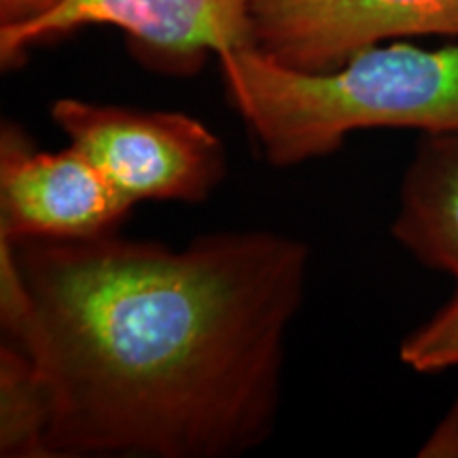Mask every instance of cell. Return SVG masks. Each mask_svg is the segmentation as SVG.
I'll return each instance as SVG.
<instances>
[{
	"mask_svg": "<svg viewBox=\"0 0 458 458\" xmlns=\"http://www.w3.org/2000/svg\"><path fill=\"white\" fill-rule=\"evenodd\" d=\"M458 37V0H253V45L280 64L327 71L371 45Z\"/></svg>",
	"mask_w": 458,
	"mask_h": 458,
	"instance_id": "6",
	"label": "cell"
},
{
	"mask_svg": "<svg viewBox=\"0 0 458 458\" xmlns=\"http://www.w3.org/2000/svg\"><path fill=\"white\" fill-rule=\"evenodd\" d=\"M219 64L229 102L274 168L329 156L359 130H458V43H377L327 71L280 64L249 45Z\"/></svg>",
	"mask_w": 458,
	"mask_h": 458,
	"instance_id": "2",
	"label": "cell"
},
{
	"mask_svg": "<svg viewBox=\"0 0 458 458\" xmlns=\"http://www.w3.org/2000/svg\"><path fill=\"white\" fill-rule=\"evenodd\" d=\"M393 236L458 283V130L422 134L401 181Z\"/></svg>",
	"mask_w": 458,
	"mask_h": 458,
	"instance_id": "7",
	"label": "cell"
},
{
	"mask_svg": "<svg viewBox=\"0 0 458 458\" xmlns=\"http://www.w3.org/2000/svg\"><path fill=\"white\" fill-rule=\"evenodd\" d=\"M49 397L32 359L20 344L0 348V454L49 458Z\"/></svg>",
	"mask_w": 458,
	"mask_h": 458,
	"instance_id": "8",
	"label": "cell"
},
{
	"mask_svg": "<svg viewBox=\"0 0 458 458\" xmlns=\"http://www.w3.org/2000/svg\"><path fill=\"white\" fill-rule=\"evenodd\" d=\"M60 3L62 0H0V28L30 24Z\"/></svg>",
	"mask_w": 458,
	"mask_h": 458,
	"instance_id": "11",
	"label": "cell"
},
{
	"mask_svg": "<svg viewBox=\"0 0 458 458\" xmlns=\"http://www.w3.org/2000/svg\"><path fill=\"white\" fill-rule=\"evenodd\" d=\"M418 456L422 458H448L458 456V397L439 427L428 435Z\"/></svg>",
	"mask_w": 458,
	"mask_h": 458,
	"instance_id": "10",
	"label": "cell"
},
{
	"mask_svg": "<svg viewBox=\"0 0 458 458\" xmlns=\"http://www.w3.org/2000/svg\"><path fill=\"white\" fill-rule=\"evenodd\" d=\"M51 117L131 206L202 202L227 174L219 136L185 113L60 98Z\"/></svg>",
	"mask_w": 458,
	"mask_h": 458,
	"instance_id": "3",
	"label": "cell"
},
{
	"mask_svg": "<svg viewBox=\"0 0 458 458\" xmlns=\"http://www.w3.org/2000/svg\"><path fill=\"white\" fill-rule=\"evenodd\" d=\"M11 342L49 397L54 456L232 458L266 444L310 249L266 229L182 249L102 233L15 242Z\"/></svg>",
	"mask_w": 458,
	"mask_h": 458,
	"instance_id": "1",
	"label": "cell"
},
{
	"mask_svg": "<svg viewBox=\"0 0 458 458\" xmlns=\"http://www.w3.org/2000/svg\"><path fill=\"white\" fill-rule=\"evenodd\" d=\"M131 208L77 147L37 151L20 125L3 123L0 236L13 242L94 238L114 232Z\"/></svg>",
	"mask_w": 458,
	"mask_h": 458,
	"instance_id": "5",
	"label": "cell"
},
{
	"mask_svg": "<svg viewBox=\"0 0 458 458\" xmlns=\"http://www.w3.org/2000/svg\"><path fill=\"white\" fill-rule=\"evenodd\" d=\"M85 26H114L130 47L165 71H196L204 57L253 45V0H62L24 26L0 28V62L20 64L37 45Z\"/></svg>",
	"mask_w": 458,
	"mask_h": 458,
	"instance_id": "4",
	"label": "cell"
},
{
	"mask_svg": "<svg viewBox=\"0 0 458 458\" xmlns=\"http://www.w3.org/2000/svg\"><path fill=\"white\" fill-rule=\"evenodd\" d=\"M405 365L422 374L458 365V289L452 300L422 327L405 337L399 348Z\"/></svg>",
	"mask_w": 458,
	"mask_h": 458,
	"instance_id": "9",
	"label": "cell"
}]
</instances>
